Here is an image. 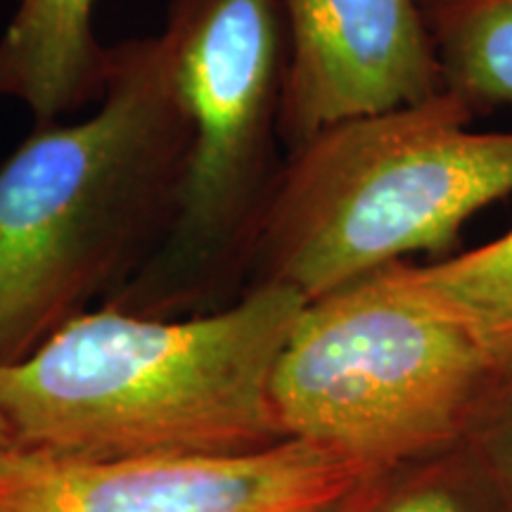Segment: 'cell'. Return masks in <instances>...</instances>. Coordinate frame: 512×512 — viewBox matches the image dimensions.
<instances>
[{
  "label": "cell",
  "mask_w": 512,
  "mask_h": 512,
  "mask_svg": "<svg viewBox=\"0 0 512 512\" xmlns=\"http://www.w3.org/2000/svg\"><path fill=\"white\" fill-rule=\"evenodd\" d=\"M306 299L247 287L216 311L140 316L105 304L0 366V413L19 448L60 458L245 453L283 441L275 363Z\"/></svg>",
  "instance_id": "1"
},
{
  "label": "cell",
  "mask_w": 512,
  "mask_h": 512,
  "mask_svg": "<svg viewBox=\"0 0 512 512\" xmlns=\"http://www.w3.org/2000/svg\"><path fill=\"white\" fill-rule=\"evenodd\" d=\"M190 124L159 36L110 48L91 117L0 162V366L136 275L174 223Z\"/></svg>",
  "instance_id": "2"
},
{
  "label": "cell",
  "mask_w": 512,
  "mask_h": 512,
  "mask_svg": "<svg viewBox=\"0 0 512 512\" xmlns=\"http://www.w3.org/2000/svg\"><path fill=\"white\" fill-rule=\"evenodd\" d=\"M475 119L441 88L287 152L247 287L283 285L311 302L415 254H446L472 216L512 195V131H479Z\"/></svg>",
  "instance_id": "3"
},
{
  "label": "cell",
  "mask_w": 512,
  "mask_h": 512,
  "mask_svg": "<svg viewBox=\"0 0 512 512\" xmlns=\"http://www.w3.org/2000/svg\"><path fill=\"white\" fill-rule=\"evenodd\" d=\"M190 124L174 223L110 306L176 318L245 292L278 188L287 34L280 0H171L159 31Z\"/></svg>",
  "instance_id": "4"
},
{
  "label": "cell",
  "mask_w": 512,
  "mask_h": 512,
  "mask_svg": "<svg viewBox=\"0 0 512 512\" xmlns=\"http://www.w3.org/2000/svg\"><path fill=\"white\" fill-rule=\"evenodd\" d=\"M508 366L396 261L304 304L271 403L283 439L375 475L467 439Z\"/></svg>",
  "instance_id": "5"
},
{
  "label": "cell",
  "mask_w": 512,
  "mask_h": 512,
  "mask_svg": "<svg viewBox=\"0 0 512 512\" xmlns=\"http://www.w3.org/2000/svg\"><path fill=\"white\" fill-rule=\"evenodd\" d=\"M370 475L306 441L245 453L0 456V512H344Z\"/></svg>",
  "instance_id": "6"
},
{
  "label": "cell",
  "mask_w": 512,
  "mask_h": 512,
  "mask_svg": "<svg viewBox=\"0 0 512 512\" xmlns=\"http://www.w3.org/2000/svg\"><path fill=\"white\" fill-rule=\"evenodd\" d=\"M280 8L287 152L337 121L411 105L444 88L418 0H280Z\"/></svg>",
  "instance_id": "7"
},
{
  "label": "cell",
  "mask_w": 512,
  "mask_h": 512,
  "mask_svg": "<svg viewBox=\"0 0 512 512\" xmlns=\"http://www.w3.org/2000/svg\"><path fill=\"white\" fill-rule=\"evenodd\" d=\"M98 0H17L0 34V100L27 107L34 124L62 121L100 100L110 46L95 36Z\"/></svg>",
  "instance_id": "8"
},
{
  "label": "cell",
  "mask_w": 512,
  "mask_h": 512,
  "mask_svg": "<svg viewBox=\"0 0 512 512\" xmlns=\"http://www.w3.org/2000/svg\"><path fill=\"white\" fill-rule=\"evenodd\" d=\"M441 86L484 114L512 110V0H418Z\"/></svg>",
  "instance_id": "9"
},
{
  "label": "cell",
  "mask_w": 512,
  "mask_h": 512,
  "mask_svg": "<svg viewBox=\"0 0 512 512\" xmlns=\"http://www.w3.org/2000/svg\"><path fill=\"white\" fill-rule=\"evenodd\" d=\"M415 285L453 313L486 349L512 363V230L470 252L418 264Z\"/></svg>",
  "instance_id": "10"
},
{
  "label": "cell",
  "mask_w": 512,
  "mask_h": 512,
  "mask_svg": "<svg viewBox=\"0 0 512 512\" xmlns=\"http://www.w3.org/2000/svg\"><path fill=\"white\" fill-rule=\"evenodd\" d=\"M467 439L482 446L501 467H510L512 482V363L486 394Z\"/></svg>",
  "instance_id": "11"
},
{
  "label": "cell",
  "mask_w": 512,
  "mask_h": 512,
  "mask_svg": "<svg viewBox=\"0 0 512 512\" xmlns=\"http://www.w3.org/2000/svg\"><path fill=\"white\" fill-rule=\"evenodd\" d=\"M368 512H472L463 496L448 489L446 484L422 482L399 494L384 498L380 505H375Z\"/></svg>",
  "instance_id": "12"
},
{
  "label": "cell",
  "mask_w": 512,
  "mask_h": 512,
  "mask_svg": "<svg viewBox=\"0 0 512 512\" xmlns=\"http://www.w3.org/2000/svg\"><path fill=\"white\" fill-rule=\"evenodd\" d=\"M12 448H17L15 434H12L8 420H5V415L0 413V456H5V453H10Z\"/></svg>",
  "instance_id": "13"
}]
</instances>
